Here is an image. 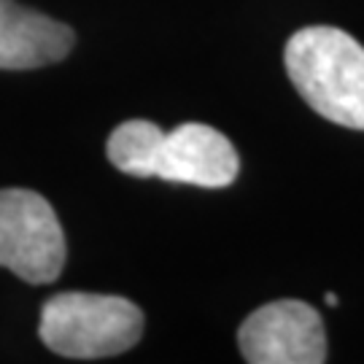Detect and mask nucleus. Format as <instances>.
<instances>
[{
  "label": "nucleus",
  "instance_id": "1",
  "mask_svg": "<svg viewBox=\"0 0 364 364\" xmlns=\"http://www.w3.org/2000/svg\"><path fill=\"white\" fill-rule=\"evenodd\" d=\"M108 159L132 178H162L205 189L230 186L237 178L240 159L224 132L200 122L162 132L154 122L130 119L108 138Z\"/></svg>",
  "mask_w": 364,
  "mask_h": 364
},
{
  "label": "nucleus",
  "instance_id": "3",
  "mask_svg": "<svg viewBox=\"0 0 364 364\" xmlns=\"http://www.w3.org/2000/svg\"><path fill=\"white\" fill-rule=\"evenodd\" d=\"M38 335L68 359H105L130 351L144 335V313L127 297L63 291L43 302Z\"/></svg>",
  "mask_w": 364,
  "mask_h": 364
},
{
  "label": "nucleus",
  "instance_id": "5",
  "mask_svg": "<svg viewBox=\"0 0 364 364\" xmlns=\"http://www.w3.org/2000/svg\"><path fill=\"white\" fill-rule=\"evenodd\" d=\"M248 364H321L326 332L316 308L299 299H278L254 311L237 332Z\"/></svg>",
  "mask_w": 364,
  "mask_h": 364
},
{
  "label": "nucleus",
  "instance_id": "7",
  "mask_svg": "<svg viewBox=\"0 0 364 364\" xmlns=\"http://www.w3.org/2000/svg\"><path fill=\"white\" fill-rule=\"evenodd\" d=\"M324 302H326V305H338L340 299H338V294H332V291H329V294L324 297Z\"/></svg>",
  "mask_w": 364,
  "mask_h": 364
},
{
  "label": "nucleus",
  "instance_id": "2",
  "mask_svg": "<svg viewBox=\"0 0 364 364\" xmlns=\"http://www.w3.org/2000/svg\"><path fill=\"white\" fill-rule=\"evenodd\" d=\"M287 73L318 117L364 130V46L346 30L313 25L287 43Z\"/></svg>",
  "mask_w": 364,
  "mask_h": 364
},
{
  "label": "nucleus",
  "instance_id": "6",
  "mask_svg": "<svg viewBox=\"0 0 364 364\" xmlns=\"http://www.w3.org/2000/svg\"><path fill=\"white\" fill-rule=\"evenodd\" d=\"M76 36L63 22L0 0V70H30L65 60Z\"/></svg>",
  "mask_w": 364,
  "mask_h": 364
},
{
  "label": "nucleus",
  "instance_id": "4",
  "mask_svg": "<svg viewBox=\"0 0 364 364\" xmlns=\"http://www.w3.org/2000/svg\"><path fill=\"white\" fill-rule=\"evenodd\" d=\"M0 267L27 284H52L65 267V235L33 189H0Z\"/></svg>",
  "mask_w": 364,
  "mask_h": 364
}]
</instances>
